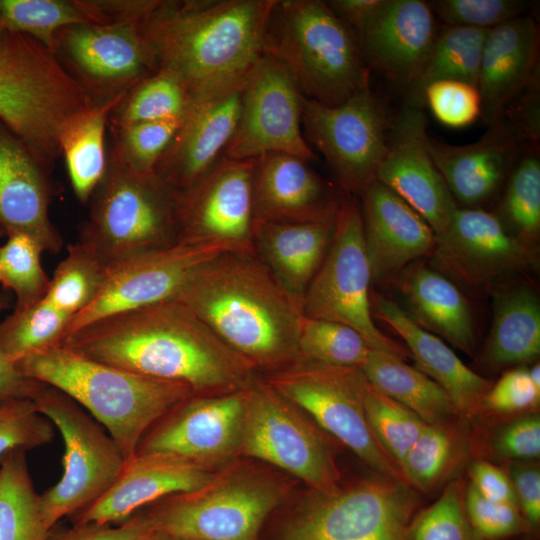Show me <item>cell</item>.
I'll return each mask as SVG.
<instances>
[{
  "instance_id": "obj_13",
  "label": "cell",
  "mask_w": 540,
  "mask_h": 540,
  "mask_svg": "<svg viewBox=\"0 0 540 540\" xmlns=\"http://www.w3.org/2000/svg\"><path fill=\"white\" fill-rule=\"evenodd\" d=\"M314 497L289 525L285 540H409L420 494L376 474Z\"/></svg>"
},
{
  "instance_id": "obj_28",
  "label": "cell",
  "mask_w": 540,
  "mask_h": 540,
  "mask_svg": "<svg viewBox=\"0 0 540 540\" xmlns=\"http://www.w3.org/2000/svg\"><path fill=\"white\" fill-rule=\"evenodd\" d=\"M539 44L538 25L528 14L489 30L477 83L488 126L503 121L512 103L539 78Z\"/></svg>"
},
{
  "instance_id": "obj_49",
  "label": "cell",
  "mask_w": 540,
  "mask_h": 540,
  "mask_svg": "<svg viewBox=\"0 0 540 540\" xmlns=\"http://www.w3.org/2000/svg\"><path fill=\"white\" fill-rule=\"evenodd\" d=\"M55 426L41 414L31 399L0 403V461L12 450L26 451L51 443Z\"/></svg>"
},
{
  "instance_id": "obj_29",
  "label": "cell",
  "mask_w": 540,
  "mask_h": 540,
  "mask_svg": "<svg viewBox=\"0 0 540 540\" xmlns=\"http://www.w3.org/2000/svg\"><path fill=\"white\" fill-rule=\"evenodd\" d=\"M518 141L503 120L470 144L452 145L430 137L429 149L458 207L480 208L506 182L518 158Z\"/></svg>"
},
{
  "instance_id": "obj_43",
  "label": "cell",
  "mask_w": 540,
  "mask_h": 540,
  "mask_svg": "<svg viewBox=\"0 0 540 540\" xmlns=\"http://www.w3.org/2000/svg\"><path fill=\"white\" fill-rule=\"evenodd\" d=\"M72 317L44 299L13 312L0 322V349L12 362L60 344Z\"/></svg>"
},
{
  "instance_id": "obj_51",
  "label": "cell",
  "mask_w": 540,
  "mask_h": 540,
  "mask_svg": "<svg viewBox=\"0 0 540 540\" xmlns=\"http://www.w3.org/2000/svg\"><path fill=\"white\" fill-rule=\"evenodd\" d=\"M433 116L451 128H463L481 116L477 87L457 80H439L427 85L422 95Z\"/></svg>"
},
{
  "instance_id": "obj_33",
  "label": "cell",
  "mask_w": 540,
  "mask_h": 540,
  "mask_svg": "<svg viewBox=\"0 0 540 540\" xmlns=\"http://www.w3.org/2000/svg\"><path fill=\"white\" fill-rule=\"evenodd\" d=\"M495 290L494 312L482 362L497 370L524 366L540 353V299L536 289L510 280Z\"/></svg>"
},
{
  "instance_id": "obj_50",
  "label": "cell",
  "mask_w": 540,
  "mask_h": 540,
  "mask_svg": "<svg viewBox=\"0 0 540 540\" xmlns=\"http://www.w3.org/2000/svg\"><path fill=\"white\" fill-rule=\"evenodd\" d=\"M437 20L446 26L490 30L527 14V0H433L428 2Z\"/></svg>"
},
{
  "instance_id": "obj_17",
  "label": "cell",
  "mask_w": 540,
  "mask_h": 540,
  "mask_svg": "<svg viewBox=\"0 0 540 540\" xmlns=\"http://www.w3.org/2000/svg\"><path fill=\"white\" fill-rule=\"evenodd\" d=\"M429 264L470 290L503 284L536 264V249L514 237L499 217L482 208L458 207L436 236Z\"/></svg>"
},
{
  "instance_id": "obj_48",
  "label": "cell",
  "mask_w": 540,
  "mask_h": 540,
  "mask_svg": "<svg viewBox=\"0 0 540 540\" xmlns=\"http://www.w3.org/2000/svg\"><path fill=\"white\" fill-rule=\"evenodd\" d=\"M181 122L182 119H166L111 129L114 140L110 152L135 170L154 172Z\"/></svg>"
},
{
  "instance_id": "obj_10",
  "label": "cell",
  "mask_w": 540,
  "mask_h": 540,
  "mask_svg": "<svg viewBox=\"0 0 540 540\" xmlns=\"http://www.w3.org/2000/svg\"><path fill=\"white\" fill-rule=\"evenodd\" d=\"M264 380L376 474L408 484L368 423L364 403L368 381L361 368L299 359Z\"/></svg>"
},
{
  "instance_id": "obj_52",
  "label": "cell",
  "mask_w": 540,
  "mask_h": 540,
  "mask_svg": "<svg viewBox=\"0 0 540 540\" xmlns=\"http://www.w3.org/2000/svg\"><path fill=\"white\" fill-rule=\"evenodd\" d=\"M465 509L472 527L485 540H507L530 532L518 506L490 501L468 481Z\"/></svg>"
},
{
  "instance_id": "obj_6",
  "label": "cell",
  "mask_w": 540,
  "mask_h": 540,
  "mask_svg": "<svg viewBox=\"0 0 540 540\" xmlns=\"http://www.w3.org/2000/svg\"><path fill=\"white\" fill-rule=\"evenodd\" d=\"M78 241L110 269L180 243L179 193L109 152Z\"/></svg>"
},
{
  "instance_id": "obj_16",
  "label": "cell",
  "mask_w": 540,
  "mask_h": 540,
  "mask_svg": "<svg viewBox=\"0 0 540 540\" xmlns=\"http://www.w3.org/2000/svg\"><path fill=\"white\" fill-rule=\"evenodd\" d=\"M303 98L283 63L265 53L242 86L238 122L222 156L248 160L287 153L315 159L302 135Z\"/></svg>"
},
{
  "instance_id": "obj_8",
  "label": "cell",
  "mask_w": 540,
  "mask_h": 540,
  "mask_svg": "<svg viewBox=\"0 0 540 540\" xmlns=\"http://www.w3.org/2000/svg\"><path fill=\"white\" fill-rule=\"evenodd\" d=\"M282 498L275 481L240 467L204 486L165 497L145 512L157 532L184 540H256ZM150 506V505H149Z\"/></svg>"
},
{
  "instance_id": "obj_3",
  "label": "cell",
  "mask_w": 540,
  "mask_h": 540,
  "mask_svg": "<svg viewBox=\"0 0 540 540\" xmlns=\"http://www.w3.org/2000/svg\"><path fill=\"white\" fill-rule=\"evenodd\" d=\"M176 298L255 370L270 374L300 359L302 313L255 252L212 257Z\"/></svg>"
},
{
  "instance_id": "obj_63",
  "label": "cell",
  "mask_w": 540,
  "mask_h": 540,
  "mask_svg": "<svg viewBox=\"0 0 540 540\" xmlns=\"http://www.w3.org/2000/svg\"><path fill=\"white\" fill-rule=\"evenodd\" d=\"M168 540H184V539H177V538H170V537H168Z\"/></svg>"
},
{
  "instance_id": "obj_25",
  "label": "cell",
  "mask_w": 540,
  "mask_h": 540,
  "mask_svg": "<svg viewBox=\"0 0 540 540\" xmlns=\"http://www.w3.org/2000/svg\"><path fill=\"white\" fill-rule=\"evenodd\" d=\"M344 197L295 155L268 153L255 159L254 220L314 223L334 219Z\"/></svg>"
},
{
  "instance_id": "obj_24",
  "label": "cell",
  "mask_w": 540,
  "mask_h": 540,
  "mask_svg": "<svg viewBox=\"0 0 540 540\" xmlns=\"http://www.w3.org/2000/svg\"><path fill=\"white\" fill-rule=\"evenodd\" d=\"M359 196L372 284H394L409 265L431 255L436 236L411 206L378 180Z\"/></svg>"
},
{
  "instance_id": "obj_55",
  "label": "cell",
  "mask_w": 540,
  "mask_h": 540,
  "mask_svg": "<svg viewBox=\"0 0 540 540\" xmlns=\"http://www.w3.org/2000/svg\"><path fill=\"white\" fill-rule=\"evenodd\" d=\"M157 530L149 516L137 512L126 521L112 525H81L57 532L47 540H152Z\"/></svg>"
},
{
  "instance_id": "obj_7",
  "label": "cell",
  "mask_w": 540,
  "mask_h": 540,
  "mask_svg": "<svg viewBox=\"0 0 540 540\" xmlns=\"http://www.w3.org/2000/svg\"><path fill=\"white\" fill-rule=\"evenodd\" d=\"M92 104L49 48L27 35L8 32L0 51V120L46 168L60 156L65 125Z\"/></svg>"
},
{
  "instance_id": "obj_23",
  "label": "cell",
  "mask_w": 540,
  "mask_h": 540,
  "mask_svg": "<svg viewBox=\"0 0 540 540\" xmlns=\"http://www.w3.org/2000/svg\"><path fill=\"white\" fill-rule=\"evenodd\" d=\"M214 475L176 456L136 453L105 494L69 518L73 526L120 524L165 497L204 486Z\"/></svg>"
},
{
  "instance_id": "obj_56",
  "label": "cell",
  "mask_w": 540,
  "mask_h": 540,
  "mask_svg": "<svg viewBox=\"0 0 540 540\" xmlns=\"http://www.w3.org/2000/svg\"><path fill=\"white\" fill-rule=\"evenodd\" d=\"M528 462H510L507 473L516 494L519 510L532 531L537 529L540 523V470L538 465Z\"/></svg>"
},
{
  "instance_id": "obj_11",
  "label": "cell",
  "mask_w": 540,
  "mask_h": 540,
  "mask_svg": "<svg viewBox=\"0 0 540 540\" xmlns=\"http://www.w3.org/2000/svg\"><path fill=\"white\" fill-rule=\"evenodd\" d=\"M371 284L360 201L345 195L326 255L305 293L302 315L350 326L372 350L405 360L407 350L374 322Z\"/></svg>"
},
{
  "instance_id": "obj_22",
  "label": "cell",
  "mask_w": 540,
  "mask_h": 540,
  "mask_svg": "<svg viewBox=\"0 0 540 540\" xmlns=\"http://www.w3.org/2000/svg\"><path fill=\"white\" fill-rule=\"evenodd\" d=\"M437 19L423 0H383L354 30L369 69L406 90L416 81L438 33Z\"/></svg>"
},
{
  "instance_id": "obj_21",
  "label": "cell",
  "mask_w": 540,
  "mask_h": 540,
  "mask_svg": "<svg viewBox=\"0 0 540 540\" xmlns=\"http://www.w3.org/2000/svg\"><path fill=\"white\" fill-rule=\"evenodd\" d=\"M225 251L179 243L112 268L98 297L72 318L65 336L109 315L176 298L203 263Z\"/></svg>"
},
{
  "instance_id": "obj_19",
  "label": "cell",
  "mask_w": 540,
  "mask_h": 540,
  "mask_svg": "<svg viewBox=\"0 0 540 540\" xmlns=\"http://www.w3.org/2000/svg\"><path fill=\"white\" fill-rule=\"evenodd\" d=\"M246 389L192 394L146 431L136 453L176 456L210 470L230 460L240 453Z\"/></svg>"
},
{
  "instance_id": "obj_54",
  "label": "cell",
  "mask_w": 540,
  "mask_h": 540,
  "mask_svg": "<svg viewBox=\"0 0 540 540\" xmlns=\"http://www.w3.org/2000/svg\"><path fill=\"white\" fill-rule=\"evenodd\" d=\"M495 456L510 461H532L540 456V417L528 413L514 417L494 435Z\"/></svg>"
},
{
  "instance_id": "obj_42",
  "label": "cell",
  "mask_w": 540,
  "mask_h": 540,
  "mask_svg": "<svg viewBox=\"0 0 540 540\" xmlns=\"http://www.w3.org/2000/svg\"><path fill=\"white\" fill-rule=\"evenodd\" d=\"M496 215L514 237L535 247L540 234V161L536 148L517 158Z\"/></svg>"
},
{
  "instance_id": "obj_26",
  "label": "cell",
  "mask_w": 540,
  "mask_h": 540,
  "mask_svg": "<svg viewBox=\"0 0 540 540\" xmlns=\"http://www.w3.org/2000/svg\"><path fill=\"white\" fill-rule=\"evenodd\" d=\"M47 169L0 120V228L5 235L27 234L44 252L57 254L63 240L49 216Z\"/></svg>"
},
{
  "instance_id": "obj_12",
  "label": "cell",
  "mask_w": 540,
  "mask_h": 540,
  "mask_svg": "<svg viewBox=\"0 0 540 540\" xmlns=\"http://www.w3.org/2000/svg\"><path fill=\"white\" fill-rule=\"evenodd\" d=\"M240 453L289 472L320 494L343 485L324 434L264 379L246 389Z\"/></svg>"
},
{
  "instance_id": "obj_37",
  "label": "cell",
  "mask_w": 540,
  "mask_h": 540,
  "mask_svg": "<svg viewBox=\"0 0 540 540\" xmlns=\"http://www.w3.org/2000/svg\"><path fill=\"white\" fill-rule=\"evenodd\" d=\"M124 95L80 111L60 135V156L64 157L71 186L82 203L89 202L105 173V133L110 114Z\"/></svg>"
},
{
  "instance_id": "obj_1",
  "label": "cell",
  "mask_w": 540,
  "mask_h": 540,
  "mask_svg": "<svg viewBox=\"0 0 540 540\" xmlns=\"http://www.w3.org/2000/svg\"><path fill=\"white\" fill-rule=\"evenodd\" d=\"M90 359L189 386L195 394L249 387L255 369L177 298L97 320L63 338Z\"/></svg>"
},
{
  "instance_id": "obj_34",
  "label": "cell",
  "mask_w": 540,
  "mask_h": 540,
  "mask_svg": "<svg viewBox=\"0 0 540 540\" xmlns=\"http://www.w3.org/2000/svg\"><path fill=\"white\" fill-rule=\"evenodd\" d=\"M472 422L463 416L426 424L400 468L407 483L419 494L431 496L457 476L473 451Z\"/></svg>"
},
{
  "instance_id": "obj_30",
  "label": "cell",
  "mask_w": 540,
  "mask_h": 540,
  "mask_svg": "<svg viewBox=\"0 0 540 540\" xmlns=\"http://www.w3.org/2000/svg\"><path fill=\"white\" fill-rule=\"evenodd\" d=\"M370 300L373 317L403 339L415 367L444 389L461 416L472 423L479 419L492 382L467 367L440 337L418 325L394 300L372 291Z\"/></svg>"
},
{
  "instance_id": "obj_31",
  "label": "cell",
  "mask_w": 540,
  "mask_h": 540,
  "mask_svg": "<svg viewBox=\"0 0 540 540\" xmlns=\"http://www.w3.org/2000/svg\"><path fill=\"white\" fill-rule=\"evenodd\" d=\"M335 220L336 217L314 223L254 220L255 254L301 313L307 288L328 250Z\"/></svg>"
},
{
  "instance_id": "obj_9",
  "label": "cell",
  "mask_w": 540,
  "mask_h": 540,
  "mask_svg": "<svg viewBox=\"0 0 540 540\" xmlns=\"http://www.w3.org/2000/svg\"><path fill=\"white\" fill-rule=\"evenodd\" d=\"M32 401L64 443L63 474L40 494L42 515L52 530L60 519L71 517L105 494L127 459L106 429L59 389L43 384Z\"/></svg>"
},
{
  "instance_id": "obj_40",
  "label": "cell",
  "mask_w": 540,
  "mask_h": 540,
  "mask_svg": "<svg viewBox=\"0 0 540 540\" xmlns=\"http://www.w3.org/2000/svg\"><path fill=\"white\" fill-rule=\"evenodd\" d=\"M111 269L85 244L68 246L50 278L44 300L72 318L100 294Z\"/></svg>"
},
{
  "instance_id": "obj_20",
  "label": "cell",
  "mask_w": 540,
  "mask_h": 540,
  "mask_svg": "<svg viewBox=\"0 0 540 540\" xmlns=\"http://www.w3.org/2000/svg\"><path fill=\"white\" fill-rule=\"evenodd\" d=\"M429 138L422 108L407 104L390 120L375 179L411 206L437 236L458 205L434 163Z\"/></svg>"
},
{
  "instance_id": "obj_2",
  "label": "cell",
  "mask_w": 540,
  "mask_h": 540,
  "mask_svg": "<svg viewBox=\"0 0 540 540\" xmlns=\"http://www.w3.org/2000/svg\"><path fill=\"white\" fill-rule=\"evenodd\" d=\"M277 0H153L140 20L158 70L174 74L192 104L240 89L265 54Z\"/></svg>"
},
{
  "instance_id": "obj_58",
  "label": "cell",
  "mask_w": 540,
  "mask_h": 540,
  "mask_svg": "<svg viewBox=\"0 0 540 540\" xmlns=\"http://www.w3.org/2000/svg\"><path fill=\"white\" fill-rule=\"evenodd\" d=\"M9 307V297L0 290V312ZM43 383L24 375L0 349V403L12 399H31Z\"/></svg>"
},
{
  "instance_id": "obj_27",
  "label": "cell",
  "mask_w": 540,
  "mask_h": 540,
  "mask_svg": "<svg viewBox=\"0 0 540 540\" xmlns=\"http://www.w3.org/2000/svg\"><path fill=\"white\" fill-rule=\"evenodd\" d=\"M241 89L192 104L182 119L154 168V173L179 194L222 157L238 122Z\"/></svg>"
},
{
  "instance_id": "obj_39",
  "label": "cell",
  "mask_w": 540,
  "mask_h": 540,
  "mask_svg": "<svg viewBox=\"0 0 540 540\" xmlns=\"http://www.w3.org/2000/svg\"><path fill=\"white\" fill-rule=\"evenodd\" d=\"M26 453L15 449L0 461V540H47L51 531L42 515Z\"/></svg>"
},
{
  "instance_id": "obj_15",
  "label": "cell",
  "mask_w": 540,
  "mask_h": 540,
  "mask_svg": "<svg viewBox=\"0 0 540 540\" xmlns=\"http://www.w3.org/2000/svg\"><path fill=\"white\" fill-rule=\"evenodd\" d=\"M389 124L384 104L370 87L334 107L303 98L306 137L324 156L345 195L359 196L375 180Z\"/></svg>"
},
{
  "instance_id": "obj_35",
  "label": "cell",
  "mask_w": 540,
  "mask_h": 540,
  "mask_svg": "<svg viewBox=\"0 0 540 540\" xmlns=\"http://www.w3.org/2000/svg\"><path fill=\"white\" fill-rule=\"evenodd\" d=\"M7 31L27 35L51 50L55 35L78 24H108L122 18L121 0H0Z\"/></svg>"
},
{
  "instance_id": "obj_4",
  "label": "cell",
  "mask_w": 540,
  "mask_h": 540,
  "mask_svg": "<svg viewBox=\"0 0 540 540\" xmlns=\"http://www.w3.org/2000/svg\"><path fill=\"white\" fill-rule=\"evenodd\" d=\"M16 365L27 377L76 401L106 429L126 459L135 455L157 420L194 394L187 385L90 359L61 344L33 352Z\"/></svg>"
},
{
  "instance_id": "obj_53",
  "label": "cell",
  "mask_w": 540,
  "mask_h": 540,
  "mask_svg": "<svg viewBox=\"0 0 540 540\" xmlns=\"http://www.w3.org/2000/svg\"><path fill=\"white\" fill-rule=\"evenodd\" d=\"M539 403L540 388L533 383L528 367L517 366L492 383L484 397L480 417L536 413Z\"/></svg>"
},
{
  "instance_id": "obj_32",
  "label": "cell",
  "mask_w": 540,
  "mask_h": 540,
  "mask_svg": "<svg viewBox=\"0 0 540 540\" xmlns=\"http://www.w3.org/2000/svg\"><path fill=\"white\" fill-rule=\"evenodd\" d=\"M394 284L418 325L466 354H475L474 316L458 285L422 260L403 270Z\"/></svg>"
},
{
  "instance_id": "obj_62",
  "label": "cell",
  "mask_w": 540,
  "mask_h": 540,
  "mask_svg": "<svg viewBox=\"0 0 540 540\" xmlns=\"http://www.w3.org/2000/svg\"><path fill=\"white\" fill-rule=\"evenodd\" d=\"M5 232L0 228V238L5 237Z\"/></svg>"
},
{
  "instance_id": "obj_44",
  "label": "cell",
  "mask_w": 540,
  "mask_h": 540,
  "mask_svg": "<svg viewBox=\"0 0 540 540\" xmlns=\"http://www.w3.org/2000/svg\"><path fill=\"white\" fill-rule=\"evenodd\" d=\"M297 346L300 359L357 368L364 365L372 350L363 336L350 326L303 315Z\"/></svg>"
},
{
  "instance_id": "obj_46",
  "label": "cell",
  "mask_w": 540,
  "mask_h": 540,
  "mask_svg": "<svg viewBox=\"0 0 540 540\" xmlns=\"http://www.w3.org/2000/svg\"><path fill=\"white\" fill-rule=\"evenodd\" d=\"M467 481L456 477L436 500L414 516L409 540H485L472 527L465 509Z\"/></svg>"
},
{
  "instance_id": "obj_59",
  "label": "cell",
  "mask_w": 540,
  "mask_h": 540,
  "mask_svg": "<svg viewBox=\"0 0 540 540\" xmlns=\"http://www.w3.org/2000/svg\"><path fill=\"white\" fill-rule=\"evenodd\" d=\"M325 2L339 19L356 30L378 10L383 0H330Z\"/></svg>"
},
{
  "instance_id": "obj_45",
  "label": "cell",
  "mask_w": 540,
  "mask_h": 540,
  "mask_svg": "<svg viewBox=\"0 0 540 540\" xmlns=\"http://www.w3.org/2000/svg\"><path fill=\"white\" fill-rule=\"evenodd\" d=\"M0 246V283L3 290L15 294V308H22L44 298L50 277L41 264L44 252L36 240L15 232L5 236Z\"/></svg>"
},
{
  "instance_id": "obj_38",
  "label": "cell",
  "mask_w": 540,
  "mask_h": 540,
  "mask_svg": "<svg viewBox=\"0 0 540 540\" xmlns=\"http://www.w3.org/2000/svg\"><path fill=\"white\" fill-rule=\"evenodd\" d=\"M488 32L486 29L443 25L416 81L407 91L408 104L422 107L425 87L439 80H457L477 87Z\"/></svg>"
},
{
  "instance_id": "obj_18",
  "label": "cell",
  "mask_w": 540,
  "mask_h": 540,
  "mask_svg": "<svg viewBox=\"0 0 540 540\" xmlns=\"http://www.w3.org/2000/svg\"><path fill=\"white\" fill-rule=\"evenodd\" d=\"M255 159L222 156L179 194L180 243L254 253L252 178Z\"/></svg>"
},
{
  "instance_id": "obj_57",
  "label": "cell",
  "mask_w": 540,
  "mask_h": 540,
  "mask_svg": "<svg viewBox=\"0 0 540 540\" xmlns=\"http://www.w3.org/2000/svg\"><path fill=\"white\" fill-rule=\"evenodd\" d=\"M468 476V483L484 498L518 506L511 479L501 467L487 460L477 459L470 463Z\"/></svg>"
},
{
  "instance_id": "obj_5",
  "label": "cell",
  "mask_w": 540,
  "mask_h": 540,
  "mask_svg": "<svg viewBox=\"0 0 540 540\" xmlns=\"http://www.w3.org/2000/svg\"><path fill=\"white\" fill-rule=\"evenodd\" d=\"M265 53L283 63L305 98L325 106H338L369 87L370 69L355 31L325 1L277 0Z\"/></svg>"
},
{
  "instance_id": "obj_41",
  "label": "cell",
  "mask_w": 540,
  "mask_h": 540,
  "mask_svg": "<svg viewBox=\"0 0 540 540\" xmlns=\"http://www.w3.org/2000/svg\"><path fill=\"white\" fill-rule=\"evenodd\" d=\"M192 105L184 84L172 73L158 70L134 85L112 110L111 129L166 119H183Z\"/></svg>"
},
{
  "instance_id": "obj_61",
  "label": "cell",
  "mask_w": 540,
  "mask_h": 540,
  "mask_svg": "<svg viewBox=\"0 0 540 540\" xmlns=\"http://www.w3.org/2000/svg\"><path fill=\"white\" fill-rule=\"evenodd\" d=\"M152 540H168V537L158 532Z\"/></svg>"
},
{
  "instance_id": "obj_47",
  "label": "cell",
  "mask_w": 540,
  "mask_h": 540,
  "mask_svg": "<svg viewBox=\"0 0 540 540\" xmlns=\"http://www.w3.org/2000/svg\"><path fill=\"white\" fill-rule=\"evenodd\" d=\"M364 403L367 420L373 434L400 467L427 423L413 411L381 393L369 383Z\"/></svg>"
},
{
  "instance_id": "obj_36",
  "label": "cell",
  "mask_w": 540,
  "mask_h": 540,
  "mask_svg": "<svg viewBox=\"0 0 540 540\" xmlns=\"http://www.w3.org/2000/svg\"><path fill=\"white\" fill-rule=\"evenodd\" d=\"M361 370L372 387L413 411L427 424L444 423L461 416L440 385L397 356L371 350Z\"/></svg>"
},
{
  "instance_id": "obj_14",
  "label": "cell",
  "mask_w": 540,
  "mask_h": 540,
  "mask_svg": "<svg viewBox=\"0 0 540 540\" xmlns=\"http://www.w3.org/2000/svg\"><path fill=\"white\" fill-rule=\"evenodd\" d=\"M141 18L72 25L55 35L52 53L93 103L120 97L158 71Z\"/></svg>"
},
{
  "instance_id": "obj_60",
  "label": "cell",
  "mask_w": 540,
  "mask_h": 540,
  "mask_svg": "<svg viewBox=\"0 0 540 540\" xmlns=\"http://www.w3.org/2000/svg\"><path fill=\"white\" fill-rule=\"evenodd\" d=\"M8 32L5 27L3 26V23L1 21V18H0V51L2 50L5 42H6V39H7V36H8Z\"/></svg>"
}]
</instances>
